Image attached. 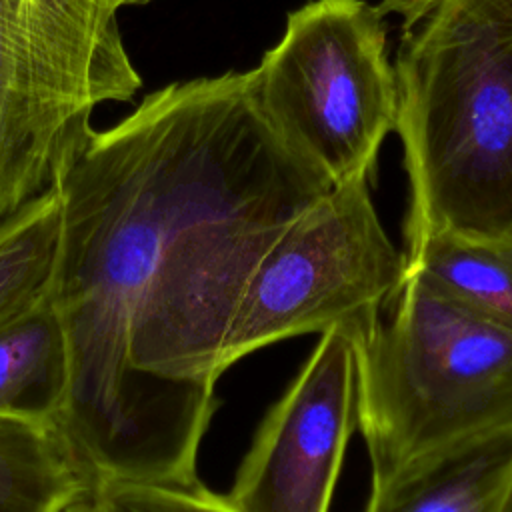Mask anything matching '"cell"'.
<instances>
[{
	"label": "cell",
	"instance_id": "6da1fadb",
	"mask_svg": "<svg viewBox=\"0 0 512 512\" xmlns=\"http://www.w3.org/2000/svg\"><path fill=\"white\" fill-rule=\"evenodd\" d=\"M54 186L50 300L70 352L56 426L92 484H198L244 288L334 182L276 128L248 70L168 84L90 128Z\"/></svg>",
	"mask_w": 512,
	"mask_h": 512
},
{
	"label": "cell",
	"instance_id": "7a4b0ae2",
	"mask_svg": "<svg viewBox=\"0 0 512 512\" xmlns=\"http://www.w3.org/2000/svg\"><path fill=\"white\" fill-rule=\"evenodd\" d=\"M400 18L396 132L426 234L512 242V0H384Z\"/></svg>",
	"mask_w": 512,
	"mask_h": 512
},
{
	"label": "cell",
	"instance_id": "3957f363",
	"mask_svg": "<svg viewBox=\"0 0 512 512\" xmlns=\"http://www.w3.org/2000/svg\"><path fill=\"white\" fill-rule=\"evenodd\" d=\"M356 338L358 426L372 476L512 426V330L406 274Z\"/></svg>",
	"mask_w": 512,
	"mask_h": 512
},
{
	"label": "cell",
	"instance_id": "277c9868",
	"mask_svg": "<svg viewBox=\"0 0 512 512\" xmlns=\"http://www.w3.org/2000/svg\"><path fill=\"white\" fill-rule=\"evenodd\" d=\"M276 128L334 184L370 178L396 128V76L382 12L366 0H312L254 68Z\"/></svg>",
	"mask_w": 512,
	"mask_h": 512
},
{
	"label": "cell",
	"instance_id": "5b68a950",
	"mask_svg": "<svg viewBox=\"0 0 512 512\" xmlns=\"http://www.w3.org/2000/svg\"><path fill=\"white\" fill-rule=\"evenodd\" d=\"M406 280L368 180L334 184L306 208L254 268L234 312L222 370L280 340L346 328L362 334Z\"/></svg>",
	"mask_w": 512,
	"mask_h": 512
},
{
	"label": "cell",
	"instance_id": "8992f818",
	"mask_svg": "<svg viewBox=\"0 0 512 512\" xmlns=\"http://www.w3.org/2000/svg\"><path fill=\"white\" fill-rule=\"evenodd\" d=\"M358 426L356 338L330 328L262 418L226 494L236 512H328Z\"/></svg>",
	"mask_w": 512,
	"mask_h": 512
},
{
	"label": "cell",
	"instance_id": "52a82bcc",
	"mask_svg": "<svg viewBox=\"0 0 512 512\" xmlns=\"http://www.w3.org/2000/svg\"><path fill=\"white\" fill-rule=\"evenodd\" d=\"M24 30L38 128L58 174L92 110L132 98L140 76L106 0H24Z\"/></svg>",
	"mask_w": 512,
	"mask_h": 512
},
{
	"label": "cell",
	"instance_id": "ba28073f",
	"mask_svg": "<svg viewBox=\"0 0 512 512\" xmlns=\"http://www.w3.org/2000/svg\"><path fill=\"white\" fill-rule=\"evenodd\" d=\"M510 476L512 426H500L372 476L362 512H498Z\"/></svg>",
	"mask_w": 512,
	"mask_h": 512
},
{
	"label": "cell",
	"instance_id": "9c48e42d",
	"mask_svg": "<svg viewBox=\"0 0 512 512\" xmlns=\"http://www.w3.org/2000/svg\"><path fill=\"white\" fill-rule=\"evenodd\" d=\"M56 184L40 136L24 0H0V224Z\"/></svg>",
	"mask_w": 512,
	"mask_h": 512
},
{
	"label": "cell",
	"instance_id": "30bf717a",
	"mask_svg": "<svg viewBox=\"0 0 512 512\" xmlns=\"http://www.w3.org/2000/svg\"><path fill=\"white\" fill-rule=\"evenodd\" d=\"M68 388V338L48 294L0 322V416L56 424Z\"/></svg>",
	"mask_w": 512,
	"mask_h": 512
},
{
	"label": "cell",
	"instance_id": "8fae6325",
	"mask_svg": "<svg viewBox=\"0 0 512 512\" xmlns=\"http://www.w3.org/2000/svg\"><path fill=\"white\" fill-rule=\"evenodd\" d=\"M90 488L56 424L0 416V512H60Z\"/></svg>",
	"mask_w": 512,
	"mask_h": 512
},
{
	"label": "cell",
	"instance_id": "7c38bea8",
	"mask_svg": "<svg viewBox=\"0 0 512 512\" xmlns=\"http://www.w3.org/2000/svg\"><path fill=\"white\" fill-rule=\"evenodd\" d=\"M406 274L512 330V242L426 234L406 244Z\"/></svg>",
	"mask_w": 512,
	"mask_h": 512
},
{
	"label": "cell",
	"instance_id": "4fadbf2b",
	"mask_svg": "<svg viewBox=\"0 0 512 512\" xmlns=\"http://www.w3.org/2000/svg\"><path fill=\"white\" fill-rule=\"evenodd\" d=\"M60 232L62 200L56 186L0 224V322L50 294Z\"/></svg>",
	"mask_w": 512,
	"mask_h": 512
},
{
	"label": "cell",
	"instance_id": "5bb4252c",
	"mask_svg": "<svg viewBox=\"0 0 512 512\" xmlns=\"http://www.w3.org/2000/svg\"><path fill=\"white\" fill-rule=\"evenodd\" d=\"M100 512H236L228 496L210 492L202 482L174 486L132 478H102L90 488Z\"/></svg>",
	"mask_w": 512,
	"mask_h": 512
},
{
	"label": "cell",
	"instance_id": "9a60e30c",
	"mask_svg": "<svg viewBox=\"0 0 512 512\" xmlns=\"http://www.w3.org/2000/svg\"><path fill=\"white\" fill-rule=\"evenodd\" d=\"M60 512H100L98 510V506L94 504V500H92V496H90V490L86 492V494H82L80 498H76L74 502H70L64 510H60Z\"/></svg>",
	"mask_w": 512,
	"mask_h": 512
},
{
	"label": "cell",
	"instance_id": "2e32d148",
	"mask_svg": "<svg viewBox=\"0 0 512 512\" xmlns=\"http://www.w3.org/2000/svg\"><path fill=\"white\" fill-rule=\"evenodd\" d=\"M498 512H512V476H510L508 486H506V490H504V496H502V500H500Z\"/></svg>",
	"mask_w": 512,
	"mask_h": 512
},
{
	"label": "cell",
	"instance_id": "e0dca14e",
	"mask_svg": "<svg viewBox=\"0 0 512 512\" xmlns=\"http://www.w3.org/2000/svg\"><path fill=\"white\" fill-rule=\"evenodd\" d=\"M140 2H148V0H106L108 8H110L112 12H116V14H118V10H120V8L130 6V4H140Z\"/></svg>",
	"mask_w": 512,
	"mask_h": 512
}]
</instances>
